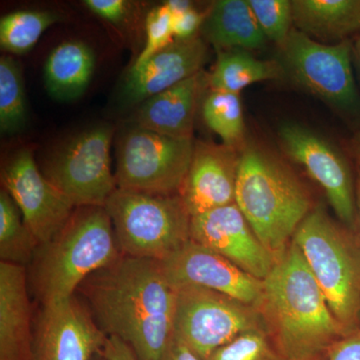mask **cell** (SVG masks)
Here are the masks:
<instances>
[{"label": "cell", "mask_w": 360, "mask_h": 360, "mask_svg": "<svg viewBox=\"0 0 360 360\" xmlns=\"http://www.w3.org/2000/svg\"><path fill=\"white\" fill-rule=\"evenodd\" d=\"M176 290L174 335L200 360L243 333L266 329L255 305L198 286Z\"/></svg>", "instance_id": "obj_7"}, {"label": "cell", "mask_w": 360, "mask_h": 360, "mask_svg": "<svg viewBox=\"0 0 360 360\" xmlns=\"http://www.w3.org/2000/svg\"><path fill=\"white\" fill-rule=\"evenodd\" d=\"M328 360H360V330L343 336L326 352Z\"/></svg>", "instance_id": "obj_33"}, {"label": "cell", "mask_w": 360, "mask_h": 360, "mask_svg": "<svg viewBox=\"0 0 360 360\" xmlns=\"http://www.w3.org/2000/svg\"><path fill=\"white\" fill-rule=\"evenodd\" d=\"M293 25L321 41H345L360 34V0H293Z\"/></svg>", "instance_id": "obj_21"}, {"label": "cell", "mask_w": 360, "mask_h": 360, "mask_svg": "<svg viewBox=\"0 0 360 360\" xmlns=\"http://www.w3.org/2000/svg\"><path fill=\"white\" fill-rule=\"evenodd\" d=\"M267 333L285 360L328 352L345 336L295 241L264 279L257 304Z\"/></svg>", "instance_id": "obj_2"}, {"label": "cell", "mask_w": 360, "mask_h": 360, "mask_svg": "<svg viewBox=\"0 0 360 360\" xmlns=\"http://www.w3.org/2000/svg\"><path fill=\"white\" fill-rule=\"evenodd\" d=\"M240 150L194 142L193 160L179 195L191 217L236 203Z\"/></svg>", "instance_id": "obj_16"}, {"label": "cell", "mask_w": 360, "mask_h": 360, "mask_svg": "<svg viewBox=\"0 0 360 360\" xmlns=\"http://www.w3.org/2000/svg\"><path fill=\"white\" fill-rule=\"evenodd\" d=\"M63 15L51 11H20L0 20V45L11 53L25 54L37 44L42 33Z\"/></svg>", "instance_id": "obj_26"}, {"label": "cell", "mask_w": 360, "mask_h": 360, "mask_svg": "<svg viewBox=\"0 0 360 360\" xmlns=\"http://www.w3.org/2000/svg\"><path fill=\"white\" fill-rule=\"evenodd\" d=\"M85 6L91 13L118 25L129 18L131 2L125 0H86Z\"/></svg>", "instance_id": "obj_32"}, {"label": "cell", "mask_w": 360, "mask_h": 360, "mask_svg": "<svg viewBox=\"0 0 360 360\" xmlns=\"http://www.w3.org/2000/svg\"><path fill=\"white\" fill-rule=\"evenodd\" d=\"M115 129L98 125L75 135L46 165L44 174L75 207L103 206L117 188L111 172Z\"/></svg>", "instance_id": "obj_10"}, {"label": "cell", "mask_w": 360, "mask_h": 360, "mask_svg": "<svg viewBox=\"0 0 360 360\" xmlns=\"http://www.w3.org/2000/svg\"><path fill=\"white\" fill-rule=\"evenodd\" d=\"M201 85L200 72L146 99L135 115L136 127L176 139H193L194 113Z\"/></svg>", "instance_id": "obj_19"}, {"label": "cell", "mask_w": 360, "mask_h": 360, "mask_svg": "<svg viewBox=\"0 0 360 360\" xmlns=\"http://www.w3.org/2000/svg\"><path fill=\"white\" fill-rule=\"evenodd\" d=\"M236 203L260 243L277 258L314 210L311 196L276 156L257 146L241 150Z\"/></svg>", "instance_id": "obj_3"}, {"label": "cell", "mask_w": 360, "mask_h": 360, "mask_svg": "<svg viewBox=\"0 0 360 360\" xmlns=\"http://www.w3.org/2000/svg\"><path fill=\"white\" fill-rule=\"evenodd\" d=\"M278 134L285 153L322 187L336 217L352 231L355 179L345 155L319 134L296 123L281 125Z\"/></svg>", "instance_id": "obj_12"}, {"label": "cell", "mask_w": 360, "mask_h": 360, "mask_svg": "<svg viewBox=\"0 0 360 360\" xmlns=\"http://www.w3.org/2000/svg\"><path fill=\"white\" fill-rule=\"evenodd\" d=\"M94 68L96 58L89 45L82 41L63 42L51 52L45 63V89L56 101H75L89 87Z\"/></svg>", "instance_id": "obj_22"}, {"label": "cell", "mask_w": 360, "mask_h": 360, "mask_svg": "<svg viewBox=\"0 0 360 360\" xmlns=\"http://www.w3.org/2000/svg\"><path fill=\"white\" fill-rule=\"evenodd\" d=\"M283 65L276 60H262L245 49H225L217 52V63L207 85L210 91L240 94L251 84L283 77Z\"/></svg>", "instance_id": "obj_23"}, {"label": "cell", "mask_w": 360, "mask_h": 360, "mask_svg": "<svg viewBox=\"0 0 360 360\" xmlns=\"http://www.w3.org/2000/svg\"><path fill=\"white\" fill-rule=\"evenodd\" d=\"M355 238L360 245V165H356V179H355V222L352 229Z\"/></svg>", "instance_id": "obj_36"}, {"label": "cell", "mask_w": 360, "mask_h": 360, "mask_svg": "<svg viewBox=\"0 0 360 360\" xmlns=\"http://www.w3.org/2000/svg\"><path fill=\"white\" fill-rule=\"evenodd\" d=\"M108 336L73 295L42 305L33 328V360H91Z\"/></svg>", "instance_id": "obj_11"}, {"label": "cell", "mask_w": 360, "mask_h": 360, "mask_svg": "<svg viewBox=\"0 0 360 360\" xmlns=\"http://www.w3.org/2000/svg\"><path fill=\"white\" fill-rule=\"evenodd\" d=\"M193 139H176L135 127L118 141L117 188L139 193L179 194L191 160Z\"/></svg>", "instance_id": "obj_8"}, {"label": "cell", "mask_w": 360, "mask_h": 360, "mask_svg": "<svg viewBox=\"0 0 360 360\" xmlns=\"http://www.w3.org/2000/svg\"><path fill=\"white\" fill-rule=\"evenodd\" d=\"M163 360H200L191 350L174 335L168 345Z\"/></svg>", "instance_id": "obj_35"}, {"label": "cell", "mask_w": 360, "mask_h": 360, "mask_svg": "<svg viewBox=\"0 0 360 360\" xmlns=\"http://www.w3.org/2000/svg\"><path fill=\"white\" fill-rule=\"evenodd\" d=\"M208 49L200 35L175 39L136 70H130L122 89V101L129 105L172 89L201 72L207 60Z\"/></svg>", "instance_id": "obj_17"}, {"label": "cell", "mask_w": 360, "mask_h": 360, "mask_svg": "<svg viewBox=\"0 0 360 360\" xmlns=\"http://www.w3.org/2000/svg\"><path fill=\"white\" fill-rule=\"evenodd\" d=\"M101 356L104 360H137L131 348L115 336H108Z\"/></svg>", "instance_id": "obj_34"}, {"label": "cell", "mask_w": 360, "mask_h": 360, "mask_svg": "<svg viewBox=\"0 0 360 360\" xmlns=\"http://www.w3.org/2000/svg\"><path fill=\"white\" fill-rule=\"evenodd\" d=\"M162 265L175 288H207L255 307L262 300V279L250 276L231 260L195 241L189 240L162 262Z\"/></svg>", "instance_id": "obj_14"}, {"label": "cell", "mask_w": 360, "mask_h": 360, "mask_svg": "<svg viewBox=\"0 0 360 360\" xmlns=\"http://www.w3.org/2000/svg\"><path fill=\"white\" fill-rule=\"evenodd\" d=\"M205 124L229 148H245V120L238 94L210 91L202 105Z\"/></svg>", "instance_id": "obj_25"}, {"label": "cell", "mask_w": 360, "mask_h": 360, "mask_svg": "<svg viewBox=\"0 0 360 360\" xmlns=\"http://www.w3.org/2000/svg\"><path fill=\"white\" fill-rule=\"evenodd\" d=\"M27 269L0 262V360H33Z\"/></svg>", "instance_id": "obj_18"}, {"label": "cell", "mask_w": 360, "mask_h": 360, "mask_svg": "<svg viewBox=\"0 0 360 360\" xmlns=\"http://www.w3.org/2000/svg\"><path fill=\"white\" fill-rule=\"evenodd\" d=\"M359 330H360V328H359Z\"/></svg>", "instance_id": "obj_40"}, {"label": "cell", "mask_w": 360, "mask_h": 360, "mask_svg": "<svg viewBox=\"0 0 360 360\" xmlns=\"http://www.w3.org/2000/svg\"><path fill=\"white\" fill-rule=\"evenodd\" d=\"M350 153L352 158L356 161V165H360V129L355 132L352 141H349Z\"/></svg>", "instance_id": "obj_37"}, {"label": "cell", "mask_w": 360, "mask_h": 360, "mask_svg": "<svg viewBox=\"0 0 360 360\" xmlns=\"http://www.w3.org/2000/svg\"><path fill=\"white\" fill-rule=\"evenodd\" d=\"M203 39L217 51L264 49L266 37L258 25L248 0H219L206 13Z\"/></svg>", "instance_id": "obj_20"}, {"label": "cell", "mask_w": 360, "mask_h": 360, "mask_svg": "<svg viewBox=\"0 0 360 360\" xmlns=\"http://www.w3.org/2000/svg\"><path fill=\"white\" fill-rule=\"evenodd\" d=\"M206 360H285L266 329L243 333L217 348Z\"/></svg>", "instance_id": "obj_28"}, {"label": "cell", "mask_w": 360, "mask_h": 360, "mask_svg": "<svg viewBox=\"0 0 360 360\" xmlns=\"http://www.w3.org/2000/svg\"><path fill=\"white\" fill-rule=\"evenodd\" d=\"M77 292L99 328L137 360H163L174 335L177 290L158 260L122 255L87 277Z\"/></svg>", "instance_id": "obj_1"}, {"label": "cell", "mask_w": 360, "mask_h": 360, "mask_svg": "<svg viewBox=\"0 0 360 360\" xmlns=\"http://www.w3.org/2000/svg\"><path fill=\"white\" fill-rule=\"evenodd\" d=\"M122 255L105 207H77L65 226L35 253L33 292L41 305L65 300L75 295L87 277Z\"/></svg>", "instance_id": "obj_4"}, {"label": "cell", "mask_w": 360, "mask_h": 360, "mask_svg": "<svg viewBox=\"0 0 360 360\" xmlns=\"http://www.w3.org/2000/svg\"><path fill=\"white\" fill-rule=\"evenodd\" d=\"M146 46L139 53L134 65L130 70H136L156 53L165 49L174 41L172 32V14L167 4L155 7L146 18Z\"/></svg>", "instance_id": "obj_30"}, {"label": "cell", "mask_w": 360, "mask_h": 360, "mask_svg": "<svg viewBox=\"0 0 360 360\" xmlns=\"http://www.w3.org/2000/svg\"><path fill=\"white\" fill-rule=\"evenodd\" d=\"M40 246L26 225L20 208L6 189L0 193V258L7 264L27 267Z\"/></svg>", "instance_id": "obj_24"}, {"label": "cell", "mask_w": 360, "mask_h": 360, "mask_svg": "<svg viewBox=\"0 0 360 360\" xmlns=\"http://www.w3.org/2000/svg\"><path fill=\"white\" fill-rule=\"evenodd\" d=\"M258 25L266 39L283 46L292 30L290 0H248Z\"/></svg>", "instance_id": "obj_29"}, {"label": "cell", "mask_w": 360, "mask_h": 360, "mask_svg": "<svg viewBox=\"0 0 360 360\" xmlns=\"http://www.w3.org/2000/svg\"><path fill=\"white\" fill-rule=\"evenodd\" d=\"M172 14L174 39H188L198 35L206 18V14L193 8L191 1L169 0L165 2Z\"/></svg>", "instance_id": "obj_31"}, {"label": "cell", "mask_w": 360, "mask_h": 360, "mask_svg": "<svg viewBox=\"0 0 360 360\" xmlns=\"http://www.w3.org/2000/svg\"><path fill=\"white\" fill-rule=\"evenodd\" d=\"M293 241L345 335L360 328V245L354 231L315 206Z\"/></svg>", "instance_id": "obj_5"}, {"label": "cell", "mask_w": 360, "mask_h": 360, "mask_svg": "<svg viewBox=\"0 0 360 360\" xmlns=\"http://www.w3.org/2000/svg\"><path fill=\"white\" fill-rule=\"evenodd\" d=\"M300 360H328V356H326V352H324V354L312 355V356L305 357V359Z\"/></svg>", "instance_id": "obj_39"}, {"label": "cell", "mask_w": 360, "mask_h": 360, "mask_svg": "<svg viewBox=\"0 0 360 360\" xmlns=\"http://www.w3.org/2000/svg\"><path fill=\"white\" fill-rule=\"evenodd\" d=\"M2 181L40 245L51 240L75 212V206L39 172L30 149L13 156Z\"/></svg>", "instance_id": "obj_13"}, {"label": "cell", "mask_w": 360, "mask_h": 360, "mask_svg": "<svg viewBox=\"0 0 360 360\" xmlns=\"http://www.w3.org/2000/svg\"><path fill=\"white\" fill-rule=\"evenodd\" d=\"M191 236L262 281L276 264L236 203L191 217Z\"/></svg>", "instance_id": "obj_15"}, {"label": "cell", "mask_w": 360, "mask_h": 360, "mask_svg": "<svg viewBox=\"0 0 360 360\" xmlns=\"http://www.w3.org/2000/svg\"><path fill=\"white\" fill-rule=\"evenodd\" d=\"M352 52H354L355 60L360 68V34L357 35L356 39L352 44Z\"/></svg>", "instance_id": "obj_38"}, {"label": "cell", "mask_w": 360, "mask_h": 360, "mask_svg": "<svg viewBox=\"0 0 360 360\" xmlns=\"http://www.w3.org/2000/svg\"><path fill=\"white\" fill-rule=\"evenodd\" d=\"M27 122L25 84L20 66L11 56L0 59V130L20 134Z\"/></svg>", "instance_id": "obj_27"}, {"label": "cell", "mask_w": 360, "mask_h": 360, "mask_svg": "<svg viewBox=\"0 0 360 360\" xmlns=\"http://www.w3.org/2000/svg\"><path fill=\"white\" fill-rule=\"evenodd\" d=\"M296 82L322 101L360 120V94L352 71V42L324 44L293 27L283 46Z\"/></svg>", "instance_id": "obj_9"}, {"label": "cell", "mask_w": 360, "mask_h": 360, "mask_svg": "<svg viewBox=\"0 0 360 360\" xmlns=\"http://www.w3.org/2000/svg\"><path fill=\"white\" fill-rule=\"evenodd\" d=\"M104 207L125 257L162 262L191 240V217L179 194L116 188Z\"/></svg>", "instance_id": "obj_6"}]
</instances>
